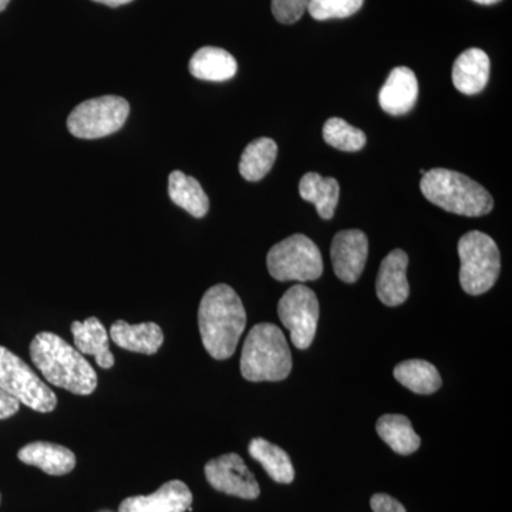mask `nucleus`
<instances>
[{"label":"nucleus","mask_w":512,"mask_h":512,"mask_svg":"<svg viewBox=\"0 0 512 512\" xmlns=\"http://www.w3.org/2000/svg\"><path fill=\"white\" fill-rule=\"evenodd\" d=\"M202 345L217 360L229 359L247 326V312L238 293L229 285L212 286L198 309Z\"/></svg>","instance_id":"1"},{"label":"nucleus","mask_w":512,"mask_h":512,"mask_svg":"<svg viewBox=\"0 0 512 512\" xmlns=\"http://www.w3.org/2000/svg\"><path fill=\"white\" fill-rule=\"evenodd\" d=\"M30 359L53 386L79 396H89L97 389L96 370L56 333H37L30 343Z\"/></svg>","instance_id":"2"},{"label":"nucleus","mask_w":512,"mask_h":512,"mask_svg":"<svg viewBox=\"0 0 512 512\" xmlns=\"http://www.w3.org/2000/svg\"><path fill=\"white\" fill-rule=\"evenodd\" d=\"M420 190L431 204L463 217H483L494 208L493 197L483 185L447 168L427 171L421 178Z\"/></svg>","instance_id":"3"},{"label":"nucleus","mask_w":512,"mask_h":512,"mask_svg":"<svg viewBox=\"0 0 512 512\" xmlns=\"http://www.w3.org/2000/svg\"><path fill=\"white\" fill-rule=\"evenodd\" d=\"M292 355L284 332L274 323L249 330L241 355V373L248 382H281L291 375Z\"/></svg>","instance_id":"4"},{"label":"nucleus","mask_w":512,"mask_h":512,"mask_svg":"<svg viewBox=\"0 0 512 512\" xmlns=\"http://www.w3.org/2000/svg\"><path fill=\"white\" fill-rule=\"evenodd\" d=\"M458 256L463 291L473 296L490 291L501 272L500 249L494 239L484 232H467L458 241Z\"/></svg>","instance_id":"5"},{"label":"nucleus","mask_w":512,"mask_h":512,"mask_svg":"<svg viewBox=\"0 0 512 512\" xmlns=\"http://www.w3.org/2000/svg\"><path fill=\"white\" fill-rule=\"evenodd\" d=\"M269 274L276 281H316L323 274L320 249L306 235L295 234L274 245L266 256Z\"/></svg>","instance_id":"6"},{"label":"nucleus","mask_w":512,"mask_h":512,"mask_svg":"<svg viewBox=\"0 0 512 512\" xmlns=\"http://www.w3.org/2000/svg\"><path fill=\"white\" fill-rule=\"evenodd\" d=\"M0 387L29 409L50 413L56 409L57 396L25 360L0 346Z\"/></svg>","instance_id":"7"},{"label":"nucleus","mask_w":512,"mask_h":512,"mask_svg":"<svg viewBox=\"0 0 512 512\" xmlns=\"http://www.w3.org/2000/svg\"><path fill=\"white\" fill-rule=\"evenodd\" d=\"M130 104L123 97L103 96L83 101L70 113L67 128L72 136L97 140L117 133L126 123Z\"/></svg>","instance_id":"8"},{"label":"nucleus","mask_w":512,"mask_h":512,"mask_svg":"<svg viewBox=\"0 0 512 512\" xmlns=\"http://www.w3.org/2000/svg\"><path fill=\"white\" fill-rule=\"evenodd\" d=\"M319 313L318 296L308 286H292L282 296L278 303L279 319L291 333L296 349L306 350L312 345L318 329Z\"/></svg>","instance_id":"9"},{"label":"nucleus","mask_w":512,"mask_h":512,"mask_svg":"<svg viewBox=\"0 0 512 512\" xmlns=\"http://www.w3.org/2000/svg\"><path fill=\"white\" fill-rule=\"evenodd\" d=\"M205 477L214 490L242 500H256L261 494L258 481L241 456L224 454L205 464Z\"/></svg>","instance_id":"10"},{"label":"nucleus","mask_w":512,"mask_h":512,"mask_svg":"<svg viewBox=\"0 0 512 512\" xmlns=\"http://www.w3.org/2000/svg\"><path fill=\"white\" fill-rule=\"evenodd\" d=\"M369 239L360 229H345L335 235L330 248L333 271L345 284H355L365 271Z\"/></svg>","instance_id":"11"},{"label":"nucleus","mask_w":512,"mask_h":512,"mask_svg":"<svg viewBox=\"0 0 512 512\" xmlns=\"http://www.w3.org/2000/svg\"><path fill=\"white\" fill-rule=\"evenodd\" d=\"M192 493L180 480H171L151 495L126 498L119 512H185L190 511Z\"/></svg>","instance_id":"12"},{"label":"nucleus","mask_w":512,"mask_h":512,"mask_svg":"<svg viewBox=\"0 0 512 512\" xmlns=\"http://www.w3.org/2000/svg\"><path fill=\"white\" fill-rule=\"evenodd\" d=\"M407 266H409V256L403 249H393L380 265L376 279L377 298L390 308L403 305L409 299Z\"/></svg>","instance_id":"13"},{"label":"nucleus","mask_w":512,"mask_h":512,"mask_svg":"<svg viewBox=\"0 0 512 512\" xmlns=\"http://www.w3.org/2000/svg\"><path fill=\"white\" fill-rule=\"evenodd\" d=\"M419 82L409 67H396L390 72L379 93L380 107L390 116H403L416 106Z\"/></svg>","instance_id":"14"},{"label":"nucleus","mask_w":512,"mask_h":512,"mask_svg":"<svg viewBox=\"0 0 512 512\" xmlns=\"http://www.w3.org/2000/svg\"><path fill=\"white\" fill-rule=\"evenodd\" d=\"M18 457L22 463L40 468L49 476H66L76 467V456L70 448L47 441L26 444L20 448Z\"/></svg>","instance_id":"15"},{"label":"nucleus","mask_w":512,"mask_h":512,"mask_svg":"<svg viewBox=\"0 0 512 512\" xmlns=\"http://www.w3.org/2000/svg\"><path fill=\"white\" fill-rule=\"evenodd\" d=\"M110 336L119 348L148 356L156 355L164 343L163 329L154 322L130 325L126 320H117L111 325Z\"/></svg>","instance_id":"16"},{"label":"nucleus","mask_w":512,"mask_h":512,"mask_svg":"<svg viewBox=\"0 0 512 512\" xmlns=\"http://www.w3.org/2000/svg\"><path fill=\"white\" fill-rule=\"evenodd\" d=\"M490 57L484 50L468 49L457 57L453 66V84L458 92L474 96L483 92L490 79Z\"/></svg>","instance_id":"17"},{"label":"nucleus","mask_w":512,"mask_h":512,"mask_svg":"<svg viewBox=\"0 0 512 512\" xmlns=\"http://www.w3.org/2000/svg\"><path fill=\"white\" fill-rule=\"evenodd\" d=\"M74 348L82 355L96 357L101 369H111L114 366V355L109 345V332L97 318H89L84 322L72 323Z\"/></svg>","instance_id":"18"},{"label":"nucleus","mask_w":512,"mask_h":512,"mask_svg":"<svg viewBox=\"0 0 512 512\" xmlns=\"http://www.w3.org/2000/svg\"><path fill=\"white\" fill-rule=\"evenodd\" d=\"M188 69L195 79L207 82H227L237 74L235 57L220 47H202L191 57Z\"/></svg>","instance_id":"19"},{"label":"nucleus","mask_w":512,"mask_h":512,"mask_svg":"<svg viewBox=\"0 0 512 512\" xmlns=\"http://www.w3.org/2000/svg\"><path fill=\"white\" fill-rule=\"evenodd\" d=\"M340 187L332 177H322L318 173L303 175L299 183L302 200L315 205L322 220H332L339 202Z\"/></svg>","instance_id":"20"},{"label":"nucleus","mask_w":512,"mask_h":512,"mask_svg":"<svg viewBox=\"0 0 512 512\" xmlns=\"http://www.w3.org/2000/svg\"><path fill=\"white\" fill-rule=\"evenodd\" d=\"M168 195L177 207L195 218H204L210 210V200L194 177L183 171H173L168 178Z\"/></svg>","instance_id":"21"},{"label":"nucleus","mask_w":512,"mask_h":512,"mask_svg":"<svg viewBox=\"0 0 512 512\" xmlns=\"http://www.w3.org/2000/svg\"><path fill=\"white\" fill-rule=\"evenodd\" d=\"M376 431L380 439L400 456H410L421 446L419 434L403 414H384L377 420Z\"/></svg>","instance_id":"22"},{"label":"nucleus","mask_w":512,"mask_h":512,"mask_svg":"<svg viewBox=\"0 0 512 512\" xmlns=\"http://www.w3.org/2000/svg\"><path fill=\"white\" fill-rule=\"evenodd\" d=\"M249 456L258 461L268 476L279 484H291L295 480L291 458L281 447L269 443L262 437L251 440L248 447Z\"/></svg>","instance_id":"23"},{"label":"nucleus","mask_w":512,"mask_h":512,"mask_svg":"<svg viewBox=\"0 0 512 512\" xmlns=\"http://www.w3.org/2000/svg\"><path fill=\"white\" fill-rule=\"evenodd\" d=\"M394 379L417 394H433L440 389L441 376L436 366L420 359L404 360L393 370Z\"/></svg>","instance_id":"24"},{"label":"nucleus","mask_w":512,"mask_h":512,"mask_svg":"<svg viewBox=\"0 0 512 512\" xmlns=\"http://www.w3.org/2000/svg\"><path fill=\"white\" fill-rule=\"evenodd\" d=\"M276 156H278V146L272 138H256L242 153L239 173L251 183L262 180L274 167Z\"/></svg>","instance_id":"25"},{"label":"nucleus","mask_w":512,"mask_h":512,"mask_svg":"<svg viewBox=\"0 0 512 512\" xmlns=\"http://www.w3.org/2000/svg\"><path fill=\"white\" fill-rule=\"evenodd\" d=\"M323 140L336 150L355 153L365 147L367 138L362 130L350 126L348 121L333 117L323 126Z\"/></svg>","instance_id":"26"},{"label":"nucleus","mask_w":512,"mask_h":512,"mask_svg":"<svg viewBox=\"0 0 512 512\" xmlns=\"http://www.w3.org/2000/svg\"><path fill=\"white\" fill-rule=\"evenodd\" d=\"M365 0H309L308 12L313 19H345L362 9Z\"/></svg>","instance_id":"27"},{"label":"nucleus","mask_w":512,"mask_h":512,"mask_svg":"<svg viewBox=\"0 0 512 512\" xmlns=\"http://www.w3.org/2000/svg\"><path fill=\"white\" fill-rule=\"evenodd\" d=\"M309 0H272V13L282 25H293L308 9Z\"/></svg>","instance_id":"28"},{"label":"nucleus","mask_w":512,"mask_h":512,"mask_svg":"<svg viewBox=\"0 0 512 512\" xmlns=\"http://www.w3.org/2000/svg\"><path fill=\"white\" fill-rule=\"evenodd\" d=\"M373 512H407L404 505L389 494H375L370 498Z\"/></svg>","instance_id":"29"},{"label":"nucleus","mask_w":512,"mask_h":512,"mask_svg":"<svg viewBox=\"0 0 512 512\" xmlns=\"http://www.w3.org/2000/svg\"><path fill=\"white\" fill-rule=\"evenodd\" d=\"M20 402L0 387V420L9 419L19 412Z\"/></svg>","instance_id":"30"},{"label":"nucleus","mask_w":512,"mask_h":512,"mask_svg":"<svg viewBox=\"0 0 512 512\" xmlns=\"http://www.w3.org/2000/svg\"><path fill=\"white\" fill-rule=\"evenodd\" d=\"M93 2L110 6V8H119V6L127 5V3L133 2V0H93Z\"/></svg>","instance_id":"31"},{"label":"nucleus","mask_w":512,"mask_h":512,"mask_svg":"<svg viewBox=\"0 0 512 512\" xmlns=\"http://www.w3.org/2000/svg\"><path fill=\"white\" fill-rule=\"evenodd\" d=\"M474 2L480 3V5L490 6L495 3L501 2V0H474Z\"/></svg>","instance_id":"32"},{"label":"nucleus","mask_w":512,"mask_h":512,"mask_svg":"<svg viewBox=\"0 0 512 512\" xmlns=\"http://www.w3.org/2000/svg\"><path fill=\"white\" fill-rule=\"evenodd\" d=\"M9 3L10 0H0V12H3V10L8 8Z\"/></svg>","instance_id":"33"},{"label":"nucleus","mask_w":512,"mask_h":512,"mask_svg":"<svg viewBox=\"0 0 512 512\" xmlns=\"http://www.w3.org/2000/svg\"><path fill=\"white\" fill-rule=\"evenodd\" d=\"M0 503H2V495H0Z\"/></svg>","instance_id":"34"}]
</instances>
